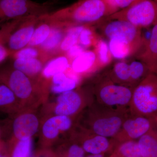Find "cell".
Listing matches in <instances>:
<instances>
[{
  "instance_id": "cell-8",
  "label": "cell",
  "mask_w": 157,
  "mask_h": 157,
  "mask_svg": "<svg viewBox=\"0 0 157 157\" xmlns=\"http://www.w3.org/2000/svg\"><path fill=\"white\" fill-rule=\"evenodd\" d=\"M105 19L124 20L138 28H149L157 24V2L153 0H144L117 11Z\"/></svg>"
},
{
  "instance_id": "cell-5",
  "label": "cell",
  "mask_w": 157,
  "mask_h": 157,
  "mask_svg": "<svg viewBox=\"0 0 157 157\" xmlns=\"http://www.w3.org/2000/svg\"><path fill=\"white\" fill-rule=\"evenodd\" d=\"M132 115L157 117V75L151 73L134 89L129 106Z\"/></svg>"
},
{
  "instance_id": "cell-32",
  "label": "cell",
  "mask_w": 157,
  "mask_h": 157,
  "mask_svg": "<svg viewBox=\"0 0 157 157\" xmlns=\"http://www.w3.org/2000/svg\"><path fill=\"white\" fill-rule=\"evenodd\" d=\"M25 18L13 20L0 25V45L7 43L11 34Z\"/></svg>"
},
{
  "instance_id": "cell-17",
  "label": "cell",
  "mask_w": 157,
  "mask_h": 157,
  "mask_svg": "<svg viewBox=\"0 0 157 157\" xmlns=\"http://www.w3.org/2000/svg\"><path fill=\"white\" fill-rule=\"evenodd\" d=\"M24 109L12 90L0 82V110L14 115Z\"/></svg>"
},
{
  "instance_id": "cell-3",
  "label": "cell",
  "mask_w": 157,
  "mask_h": 157,
  "mask_svg": "<svg viewBox=\"0 0 157 157\" xmlns=\"http://www.w3.org/2000/svg\"><path fill=\"white\" fill-rule=\"evenodd\" d=\"M90 86L97 103L111 108L129 109L134 88L114 82L107 70L96 75Z\"/></svg>"
},
{
  "instance_id": "cell-20",
  "label": "cell",
  "mask_w": 157,
  "mask_h": 157,
  "mask_svg": "<svg viewBox=\"0 0 157 157\" xmlns=\"http://www.w3.org/2000/svg\"><path fill=\"white\" fill-rule=\"evenodd\" d=\"M107 70L109 77L113 81L118 84L132 87L131 84L128 61L126 59L119 60Z\"/></svg>"
},
{
  "instance_id": "cell-15",
  "label": "cell",
  "mask_w": 157,
  "mask_h": 157,
  "mask_svg": "<svg viewBox=\"0 0 157 157\" xmlns=\"http://www.w3.org/2000/svg\"><path fill=\"white\" fill-rule=\"evenodd\" d=\"M72 70L81 77L101 69L94 49H86L71 62Z\"/></svg>"
},
{
  "instance_id": "cell-40",
  "label": "cell",
  "mask_w": 157,
  "mask_h": 157,
  "mask_svg": "<svg viewBox=\"0 0 157 157\" xmlns=\"http://www.w3.org/2000/svg\"><path fill=\"white\" fill-rule=\"evenodd\" d=\"M155 119L156 122V124H157V117L155 118Z\"/></svg>"
},
{
  "instance_id": "cell-14",
  "label": "cell",
  "mask_w": 157,
  "mask_h": 157,
  "mask_svg": "<svg viewBox=\"0 0 157 157\" xmlns=\"http://www.w3.org/2000/svg\"><path fill=\"white\" fill-rule=\"evenodd\" d=\"M40 17H27L11 34L7 44L8 49L12 54L28 45L36 27L40 21Z\"/></svg>"
},
{
  "instance_id": "cell-11",
  "label": "cell",
  "mask_w": 157,
  "mask_h": 157,
  "mask_svg": "<svg viewBox=\"0 0 157 157\" xmlns=\"http://www.w3.org/2000/svg\"><path fill=\"white\" fill-rule=\"evenodd\" d=\"M156 128L155 118L130 113L124 121L120 130L113 138L117 144L128 140H136Z\"/></svg>"
},
{
  "instance_id": "cell-19",
  "label": "cell",
  "mask_w": 157,
  "mask_h": 157,
  "mask_svg": "<svg viewBox=\"0 0 157 157\" xmlns=\"http://www.w3.org/2000/svg\"><path fill=\"white\" fill-rule=\"evenodd\" d=\"M42 59H15L13 68L27 75L31 78L35 77L41 73L44 67Z\"/></svg>"
},
{
  "instance_id": "cell-25",
  "label": "cell",
  "mask_w": 157,
  "mask_h": 157,
  "mask_svg": "<svg viewBox=\"0 0 157 157\" xmlns=\"http://www.w3.org/2000/svg\"><path fill=\"white\" fill-rule=\"evenodd\" d=\"M128 63L131 84L135 88L152 72L144 62L135 57Z\"/></svg>"
},
{
  "instance_id": "cell-18",
  "label": "cell",
  "mask_w": 157,
  "mask_h": 157,
  "mask_svg": "<svg viewBox=\"0 0 157 157\" xmlns=\"http://www.w3.org/2000/svg\"><path fill=\"white\" fill-rule=\"evenodd\" d=\"M108 45L113 59L119 60L135 56L139 50L136 46L115 38L109 39Z\"/></svg>"
},
{
  "instance_id": "cell-31",
  "label": "cell",
  "mask_w": 157,
  "mask_h": 157,
  "mask_svg": "<svg viewBox=\"0 0 157 157\" xmlns=\"http://www.w3.org/2000/svg\"><path fill=\"white\" fill-rule=\"evenodd\" d=\"M101 68L106 67L112 62L113 58L108 45L104 39L100 38L94 48Z\"/></svg>"
},
{
  "instance_id": "cell-6",
  "label": "cell",
  "mask_w": 157,
  "mask_h": 157,
  "mask_svg": "<svg viewBox=\"0 0 157 157\" xmlns=\"http://www.w3.org/2000/svg\"><path fill=\"white\" fill-rule=\"evenodd\" d=\"M57 2L49 1L38 3L32 0H0V25L31 17H41L53 11Z\"/></svg>"
},
{
  "instance_id": "cell-29",
  "label": "cell",
  "mask_w": 157,
  "mask_h": 157,
  "mask_svg": "<svg viewBox=\"0 0 157 157\" xmlns=\"http://www.w3.org/2000/svg\"><path fill=\"white\" fill-rule=\"evenodd\" d=\"M85 26H76L67 30L59 47L63 53H66L71 47L78 44L80 34Z\"/></svg>"
},
{
  "instance_id": "cell-42",
  "label": "cell",
  "mask_w": 157,
  "mask_h": 157,
  "mask_svg": "<svg viewBox=\"0 0 157 157\" xmlns=\"http://www.w3.org/2000/svg\"><path fill=\"white\" fill-rule=\"evenodd\" d=\"M155 73H156V74H157V70L156 72Z\"/></svg>"
},
{
  "instance_id": "cell-26",
  "label": "cell",
  "mask_w": 157,
  "mask_h": 157,
  "mask_svg": "<svg viewBox=\"0 0 157 157\" xmlns=\"http://www.w3.org/2000/svg\"><path fill=\"white\" fill-rule=\"evenodd\" d=\"M109 157H142L138 142L128 140L117 144L113 153Z\"/></svg>"
},
{
  "instance_id": "cell-35",
  "label": "cell",
  "mask_w": 157,
  "mask_h": 157,
  "mask_svg": "<svg viewBox=\"0 0 157 157\" xmlns=\"http://www.w3.org/2000/svg\"><path fill=\"white\" fill-rule=\"evenodd\" d=\"M86 50V49L85 48L78 43L70 48L65 54L71 63L74 59L79 56Z\"/></svg>"
},
{
  "instance_id": "cell-24",
  "label": "cell",
  "mask_w": 157,
  "mask_h": 157,
  "mask_svg": "<svg viewBox=\"0 0 157 157\" xmlns=\"http://www.w3.org/2000/svg\"><path fill=\"white\" fill-rule=\"evenodd\" d=\"M53 151L56 157H85L86 153L80 144L70 136Z\"/></svg>"
},
{
  "instance_id": "cell-23",
  "label": "cell",
  "mask_w": 157,
  "mask_h": 157,
  "mask_svg": "<svg viewBox=\"0 0 157 157\" xmlns=\"http://www.w3.org/2000/svg\"><path fill=\"white\" fill-rule=\"evenodd\" d=\"M67 29L58 27H52L48 38L38 48L48 58L50 53L59 48Z\"/></svg>"
},
{
  "instance_id": "cell-41",
  "label": "cell",
  "mask_w": 157,
  "mask_h": 157,
  "mask_svg": "<svg viewBox=\"0 0 157 157\" xmlns=\"http://www.w3.org/2000/svg\"><path fill=\"white\" fill-rule=\"evenodd\" d=\"M153 1H154L155 2H157V0H153Z\"/></svg>"
},
{
  "instance_id": "cell-4",
  "label": "cell",
  "mask_w": 157,
  "mask_h": 157,
  "mask_svg": "<svg viewBox=\"0 0 157 157\" xmlns=\"http://www.w3.org/2000/svg\"><path fill=\"white\" fill-rule=\"evenodd\" d=\"M0 82L14 93L25 108H36L45 100V91L32 78L13 68L0 70Z\"/></svg>"
},
{
  "instance_id": "cell-22",
  "label": "cell",
  "mask_w": 157,
  "mask_h": 157,
  "mask_svg": "<svg viewBox=\"0 0 157 157\" xmlns=\"http://www.w3.org/2000/svg\"><path fill=\"white\" fill-rule=\"evenodd\" d=\"M142 157H157V129H152L137 140Z\"/></svg>"
},
{
  "instance_id": "cell-1",
  "label": "cell",
  "mask_w": 157,
  "mask_h": 157,
  "mask_svg": "<svg viewBox=\"0 0 157 157\" xmlns=\"http://www.w3.org/2000/svg\"><path fill=\"white\" fill-rule=\"evenodd\" d=\"M108 0H78L41 16L52 26L67 29L78 25H94L117 11Z\"/></svg>"
},
{
  "instance_id": "cell-34",
  "label": "cell",
  "mask_w": 157,
  "mask_h": 157,
  "mask_svg": "<svg viewBox=\"0 0 157 157\" xmlns=\"http://www.w3.org/2000/svg\"><path fill=\"white\" fill-rule=\"evenodd\" d=\"M143 1L144 0H108L118 11L134 6Z\"/></svg>"
},
{
  "instance_id": "cell-28",
  "label": "cell",
  "mask_w": 157,
  "mask_h": 157,
  "mask_svg": "<svg viewBox=\"0 0 157 157\" xmlns=\"http://www.w3.org/2000/svg\"><path fill=\"white\" fill-rule=\"evenodd\" d=\"M40 23L37 25L27 46L38 47L45 42L50 34L52 25L49 23L41 19Z\"/></svg>"
},
{
  "instance_id": "cell-33",
  "label": "cell",
  "mask_w": 157,
  "mask_h": 157,
  "mask_svg": "<svg viewBox=\"0 0 157 157\" xmlns=\"http://www.w3.org/2000/svg\"><path fill=\"white\" fill-rule=\"evenodd\" d=\"M15 59L39 58V56L47 59V56L38 47L27 46L12 55Z\"/></svg>"
},
{
  "instance_id": "cell-37",
  "label": "cell",
  "mask_w": 157,
  "mask_h": 157,
  "mask_svg": "<svg viewBox=\"0 0 157 157\" xmlns=\"http://www.w3.org/2000/svg\"><path fill=\"white\" fill-rule=\"evenodd\" d=\"M8 153L6 150V146L3 141L0 140V157Z\"/></svg>"
},
{
  "instance_id": "cell-13",
  "label": "cell",
  "mask_w": 157,
  "mask_h": 157,
  "mask_svg": "<svg viewBox=\"0 0 157 157\" xmlns=\"http://www.w3.org/2000/svg\"><path fill=\"white\" fill-rule=\"evenodd\" d=\"M14 115L12 124V140L33 138L40 129L41 121L35 108H25Z\"/></svg>"
},
{
  "instance_id": "cell-38",
  "label": "cell",
  "mask_w": 157,
  "mask_h": 157,
  "mask_svg": "<svg viewBox=\"0 0 157 157\" xmlns=\"http://www.w3.org/2000/svg\"><path fill=\"white\" fill-rule=\"evenodd\" d=\"M86 157H105L104 154H90Z\"/></svg>"
},
{
  "instance_id": "cell-39",
  "label": "cell",
  "mask_w": 157,
  "mask_h": 157,
  "mask_svg": "<svg viewBox=\"0 0 157 157\" xmlns=\"http://www.w3.org/2000/svg\"><path fill=\"white\" fill-rule=\"evenodd\" d=\"M0 157H11V156L8 152L7 153L5 154L2 155Z\"/></svg>"
},
{
  "instance_id": "cell-7",
  "label": "cell",
  "mask_w": 157,
  "mask_h": 157,
  "mask_svg": "<svg viewBox=\"0 0 157 157\" xmlns=\"http://www.w3.org/2000/svg\"><path fill=\"white\" fill-rule=\"evenodd\" d=\"M94 101V96L90 85L76 87L72 90L59 94L56 101L51 105L48 115L77 118Z\"/></svg>"
},
{
  "instance_id": "cell-12",
  "label": "cell",
  "mask_w": 157,
  "mask_h": 157,
  "mask_svg": "<svg viewBox=\"0 0 157 157\" xmlns=\"http://www.w3.org/2000/svg\"><path fill=\"white\" fill-rule=\"evenodd\" d=\"M80 144L85 152L90 154H104L117 144L113 138L104 137L84 130L76 124L70 135Z\"/></svg>"
},
{
  "instance_id": "cell-36",
  "label": "cell",
  "mask_w": 157,
  "mask_h": 157,
  "mask_svg": "<svg viewBox=\"0 0 157 157\" xmlns=\"http://www.w3.org/2000/svg\"><path fill=\"white\" fill-rule=\"evenodd\" d=\"M12 54V52L4 45H0V63L6 59L7 57Z\"/></svg>"
},
{
  "instance_id": "cell-21",
  "label": "cell",
  "mask_w": 157,
  "mask_h": 157,
  "mask_svg": "<svg viewBox=\"0 0 157 157\" xmlns=\"http://www.w3.org/2000/svg\"><path fill=\"white\" fill-rule=\"evenodd\" d=\"M71 66V62L66 55L52 59L44 66L41 76L45 79H51L56 74L64 72Z\"/></svg>"
},
{
  "instance_id": "cell-30",
  "label": "cell",
  "mask_w": 157,
  "mask_h": 157,
  "mask_svg": "<svg viewBox=\"0 0 157 157\" xmlns=\"http://www.w3.org/2000/svg\"><path fill=\"white\" fill-rule=\"evenodd\" d=\"M95 28L94 25H86L79 36L78 43L86 49L94 48L101 38Z\"/></svg>"
},
{
  "instance_id": "cell-16",
  "label": "cell",
  "mask_w": 157,
  "mask_h": 157,
  "mask_svg": "<svg viewBox=\"0 0 157 157\" xmlns=\"http://www.w3.org/2000/svg\"><path fill=\"white\" fill-rule=\"evenodd\" d=\"M135 57L139 59L148 67L152 73L157 70V24L153 26L150 39L143 45Z\"/></svg>"
},
{
  "instance_id": "cell-27",
  "label": "cell",
  "mask_w": 157,
  "mask_h": 157,
  "mask_svg": "<svg viewBox=\"0 0 157 157\" xmlns=\"http://www.w3.org/2000/svg\"><path fill=\"white\" fill-rule=\"evenodd\" d=\"M11 157H32L33 142V138L12 140Z\"/></svg>"
},
{
  "instance_id": "cell-9",
  "label": "cell",
  "mask_w": 157,
  "mask_h": 157,
  "mask_svg": "<svg viewBox=\"0 0 157 157\" xmlns=\"http://www.w3.org/2000/svg\"><path fill=\"white\" fill-rule=\"evenodd\" d=\"M77 118L48 115L41 121L40 140L42 147L51 148L61 135L69 136L76 125Z\"/></svg>"
},
{
  "instance_id": "cell-10",
  "label": "cell",
  "mask_w": 157,
  "mask_h": 157,
  "mask_svg": "<svg viewBox=\"0 0 157 157\" xmlns=\"http://www.w3.org/2000/svg\"><path fill=\"white\" fill-rule=\"evenodd\" d=\"M97 25L102 35L108 40L113 38L121 39L140 50L142 45V29L128 21L117 19H105Z\"/></svg>"
},
{
  "instance_id": "cell-2",
  "label": "cell",
  "mask_w": 157,
  "mask_h": 157,
  "mask_svg": "<svg viewBox=\"0 0 157 157\" xmlns=\"http://www.w3.org/2000/svg\"><path fill=\"white\" fill-rule=\"evenodd\" d=\"M130 114L129 109L106 107L94 100L78 116L76 124L94 134L113 138Z\"/></svg>"
}]
</instances>
